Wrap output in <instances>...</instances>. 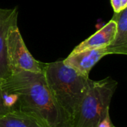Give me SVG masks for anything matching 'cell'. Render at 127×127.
Here are the masks:
<instances>
[{"instance_id":"cell-1","label":"cell","mask_w":127,"mask_h":127,"mask_svg":"<svg viewBox=\"0 0 127 127\" xmlns=\"http://www.w3.org/2000/svg\"><path fill=\"white\" fill-rule=\"evenodd\" d=\"M1 88L17 95L16 109L33 116L45 127H72L68 116L53 98L43 72H14L1 83Z\"/></svg>"},{"instance_id":"cell-2","label":"cell","mask_w":127,"mask_h":127,"mask_svg":"<svg viewBox=\"0 0 127 127\" xmlns=\"http://www.w3.org/2000/svg\"><path fill=\"white\" fill-rule=\"evenodd\" d=\"M42 72L53 98L68 116L73 127L91 79L80 74L63 60L44 63Z\"/></svg>"},{"instance_id":"cell-3","label":"cell","mask_w":127,"mask_h":127,"mask_svg":"<svg viewBox=\"0 0 127 127\" xmlns=\"http://www.w3.org/2000/svg\"><path fill=\"white\" fill-rule=\"evenodd\" d=\"M117 86V81L109 77L100 80H90L72 127H97L109 111Z\"/></svg>"},{"instance_id":"cell-4","label":"cell","mask_w":127,"mask_h":127,"mask_svg":"<svg viewBox=\"0 0 127 127\" xmlns=\"http://www.w3.org/2000/svg\"><path fill=\"white\" fill-rule=\"evenodd\" d=\"M6 54L10 75L19 71L36 73L43 71L44 63L37 61L30 53L17 25L12 26L8 31L6 39Z\"/></svg>"},{"instance_id":"cell-5","label":"cell","mask_w":127,"mask_h":127,"mask_svg":"<svg viewBox=\"0 0 127 127\" xmlns=\"http://www.w3.org/2000/svg\"><path fill=\"white\" fill-rule=\"evenodd\" d=\"M113 54L109 46L100 48L84 50L77 53H71L63 60V63L74 68L80 74L89 77L93 67L105 56Z\"/></svg>"},{"instance_id":"cell-6","label":"cell","mask_w":127,"mask_h":127,"mask_svg":"<svg viewBox=\"0 0 127 127\" xmlns=\"http://www.w3.org/2000/svg\"><path fill=\"white\" fill-rule=\"evenodd\" d=\"M18 10L0 8V83L10 76L9 71L7 54L6 39L9 29L17 25Z\"/></svg>"},{"instance_id":"cell-7","label":"cell","mask_w":127,"mask_h":127,"mask_svg":"<svg viewBox=\"0 0 127 127\" xmlns=\"http://www.w3.org/2000/svg\"><path fill=\"white\" fill-rule=\"evenodd\" d=\"M116 28V22L112 19L95 33L76 46L71 53L74 54L84 50L100 48L109 45L115 37Z\"/></svg>"},{"instance_id":"cell-8","label":"cell","mask_w":127,"mask_h":127,"mask_svg":"<svg viewBox=\"0 0 127 127\" xmlns=\"http://www.w3.org/2000/svg\"><path fill=\"white\" fill-rule=\"evenodd\" d=\"M117 28L115 37L109 45L113 54H127V7L112 17Z\"/></svg>"},{"instance_id":"cell-9","label":"cell","mask_w":127,"mask_h":127,"mask_svg":"<svg viewBox=\"0 0 127 127\" xmlns=\"http://www.w3.org/2000/svg\"><path fill=\"white\" fill-rule=\"evenodd\" d=\"M0 127H45L36 118L19 110H11L0 115Z\"/></svg>"},{"instance_id":"cell-10","label":"cell","mask_w":127,"mask_h":127,"mask_svg":"<svg viewBox=\"0 0 127 127\" xmlns=\"http://www.w3.org/2000/svg\"><path fill=\"white\" fill-rule=\"evenodd\" d=\"M111 4L115 13H120L127 7V0H111Z\"/></svg>"},{"instance_id":"cell-11","label":"cell","mask_w":127,"mask_h":127,"mask_svg":"<svg viewBox=\"0 0 127 127\" xmlns=\"http://www.w3.org/2000/svg\"><path fill=\"white\" fill-rule=\"evenodd\" d=\"M114 125L112 122L111 118H110V114H109V111L107 112L106 115H105V117L101 120V121L99 123L97 127H113Z\"/></svg>"},{"instance_id":"cell-12","label":"cell","mask_w":127,"mask_h":127,"mask_svg":"<svg viewBox=\"0 0 127 127\" xmlns=\"http://www.w3.org/2000/svg\"><path fill=\"white\" fill-rule=\"evenodd\" d=\"M2 97H3V91L1 90V83H0V101H1L2 103H3Z\"/></svg>"},{"instance_id":"cell-13","label":"cell","mask_w":127,"mask_h":127,"mask_svg":"<svg viewBox=\"0 0 127 127\" xmlns=\"http://www.w3.org/2000/svg\"><path fill=\"white\" fill-rule=\"evenodd\" d=\"M115 127V126H114V127Z\"/></svg>"}]
</instances>
